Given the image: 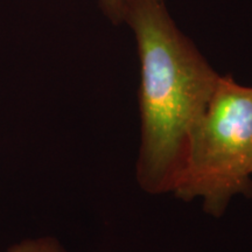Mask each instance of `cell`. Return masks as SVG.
I'll return each instance as SVG.
<instances>
[{"label":"cell","instance_id":"cell-1","mask_svg":"<svg viewBox=\"0 0 252 252\" xmlns=\"http://www.w3.org/2000/svg\"><path fill=\"white\" fill-rule=\"evenodd\" d=\"M140 62V145L135 178L146 193H171L191 128L220 75L176 26L165 0H122Z\"/></svg>","mask_w":252,"mask_h":252},{"label":"cell","instance_id":"cell-2","mask_svg":"<svg viewBox=\"0 0 252 252\" xmlns=\"http://www.w3.org/2000/svg\"><path fill=\"white\" fill-rule=\"evenodd\" d=\"M171 193L200 198L220 219L235 196L252 198V87L220 75L208 108L191 128Z\"/></svg>","mask_w":252,"mask_h":252},{"label":"cell","instance_id":"cell-3","mask_svg":"<svg viewBox=\"0 0 252 252\" xmlns=\"http://www.w3.org/2000/svg\"><path fill=\"white\" fill-rule=\"evenodd\" d=\"M7 252H67V250L60 244L58 239L42 237L21 242L8 249Z\"/></svg>","mask_w":252,"mask_h":252},{"label":"cell","instance_id":"cell-4","mask_svg":"<svg viewBox=\"0 0 252 252\" xmlns=\"http://www.w3.org/2000/svg\"><path fill=\"white\" fill-rule=\"evenodd\" d=\"M99 5L113 24L122 23V0H99Z\"/></svg>","mask_w":252,"mask_h":252}]
</instances>
